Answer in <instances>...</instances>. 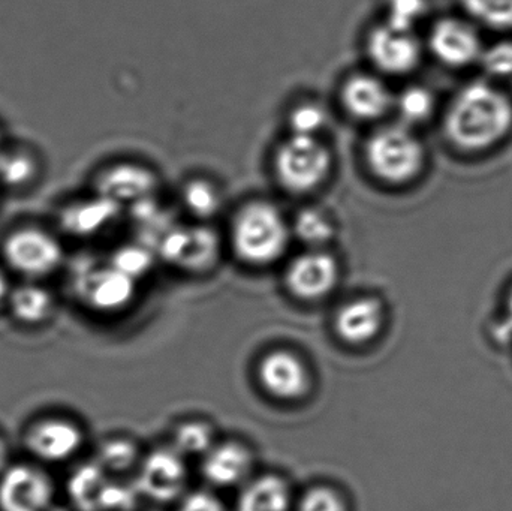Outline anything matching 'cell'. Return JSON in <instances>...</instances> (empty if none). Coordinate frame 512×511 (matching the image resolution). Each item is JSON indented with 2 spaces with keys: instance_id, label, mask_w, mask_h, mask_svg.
<instances>
[{
  "instance_id": "obj_30",
  "label": "cell",
  "mask_w": 512,
  "mask_h": 511,
  "mask_svg": "<svg viewBox=\"0 0 512 511\" xmlns=\"http://www.w3.org/2000/svg\"><path fill=\"white\" fill-rule=\"evenodd\" d=\"M325 123H327V113L324 108L312 102L298 105L289 116V126L294 135H304V137H316V134L324 129Z\"/></svg>"
},
{
  "instance_id": "obj_20",
  "label": "cell",
  "mask_w": 512,
  "mask_h": 511,
  "mask_svg": "<svg viewBox=\"0 0 512 511\" xmlns=\"http://www.w3.org/2000/svg\"><path fill=\"white\" fill-rule=\"evenodd\" d=\"M156 188V179L150 171L135 165H119L102 176L99 191L104 197L117 201L147 198Z\"/></svg>"
},
{
  "instance_id": "obj_27",
  "label": "cell",
  "mask_w": 512,
  "mask_h": 511,
  "mask_svg": "<svg viewBox=\"0 0 512 511\" xmlns=\"http://www.w3.org/2000/svg\"><path fill=\"white\" fill-rule=\"evenodd\" d=\"M295 511H349L339 489L328 485L310 486L295 503Z\"/></svg>"
},
{
  "instance_id": "obj_2",
  "label": "cell",
  "mask_w": 512,
  "mask_h": 511,
  "mask_svg": "<svg viewBox=\"0 0 512 511\" xmlns=\"http://www.w3.org/2000/svg\"><path fill=\"white\" fill-rule=\"evenodd\" d=\"M288 240L285 219L264 201L248 204L234 222V248L242 260L256 266L274 263L286 251Z\"/></svg>"
},
{
  "instance_id": "obj_28",
  "label": "cell",
  "mask_w": 512,
  "mask_h": 511,
  "mask_svg": "<svg viewBox=\"0 0 512 511\" xmlns=\"http://www.w3.org/2000/svg\"><path fill=\"white\" fill-rule=\"evenodd\" d=\"M433 107L435 99L432 93L420 86L408 87L397 99L400 116L408 123H420L429 119Z\"/></svg>"
},
{
  "instance_id": "obj_11",
  "label": "cell",
  "mask_w": 512,
  "mask_h": 511,
  "mask_svg": "<svg viewBox=\"0 0 512 511\" xmlns=\"http://www.w3.org/2000/svg\"><path fill=\"white\" fill-rule=\"evenodd\" d=\"M5 257L17 272L41 276L59 266L62 248L50 234L30 228L17 231L6 240Z\"/></svg>"
},
{
  "instance_id": "obj_25",
  "label": "cell",
  "mask_w": 512,
  "mask_h": 511,
  "mask_svg": "<svg viewBox=\"0 0 512 511\" xmlns=\"http://www.w3.org/2000/svg\"><path fill=\"white\" fill-rule=\"evenodd\" d=\"M295 231L303 242L321 246L334 236V225L327 213L318 209H304L295 221Z\"/></svg>"
},
{
  "instance_id": "obj_17",
  "label": "cell",
  "mask_w": 512,
  "mask_h": 511,
  "mask_svg": "<svg viewBox=\"0 0 512 511\" xmlns=\"http://www.w3.org/2000/svg\"><path fill=\"white\" fill-rule=\"evenodd\" d=\"M291 485L279 474L252 477L242 488L236 511H295Z\"/></svg>"
},
{
  "instance_id": "obj_23",
  "label": "cell",
  "mask_w": 512,
  "mask_h": 511,
  "mask_svg": "<svg viewBox=\"0 0 512 511\" xmlns=\"http://www.w3.org/2000/svg\"><path fill=\"white\" fill-rule=\"evenodd\" d=\"M12 315L24 324H39L50 317L53 299L48 291L36 285H24L11 294Z\"/></svg>"
},
{
  "instance_id": "obj_12",
  "label": "cell",
  "mask_w": 512,
  "mask_h": 511,
  "mask_svg": "<svg viewBox=\"0 0 512 511\" xmlns=\"http://www.w3.org/2000/svg\"><path fill=\"white\" fill-rule=\"evenodd\" d=\"M385 324V308L375 297L346 303L333 321L334 333L348 347H366L379 338Z\"/></svg>"
},
{
  "instance_id": "obj_14",
  "label": "cell",
  "mask_w": 512,
  "mask_h": 511,
  "mask_svg": "<svg viewBox=\"0 0 512 511\" xmlns=\"http://www.w3.org/2000/svg\"><path fill=\"white\" fill-rule=\"evenodd\" d=\"M367 50L375 65L390 74L412 71L421 57L420 44L411 32L393 29L388 24L370 33Z\"/></svg>"
},
{
  "instance_id": "obj_37",
  "label": "cell",
  "mask_w": 512,
  "mask_h": 511,
  "mask_svg": "<svg viewBox=\"0 0 512 511\" xmlns=\"http://www.w3.org/2000/svg\"><path fill=\"white\" fill-rule=\"evenodd\" d=\"M505 335H512V291L510 294V299H508V311H507V323H505Z\"/></svg>"
},
{
  "instance_id": "obj_21",
  "label": "cell",
  "mask_w": 512,
  "mask_h": 511,
  "mask_svg": "<svg viewBox=\"0 0 512 511\" xmlns=\"http://www.w3.org/2000/svg\"><path fill=\"white\" fill-rule=\"evenodd\" d=\"M117 212H119V203L101 195L98 200L69 207L63 213V227L71 233L86 236L105 227L111 219H114Z\"/></svg>"
},
{
  "instance_id": "obj_36",
  "label": "cell",
  "mask_w": 512,
  "mask_h": 511,
  "mask_svg": "<svg viewBox=\"0 0 512 511\" xmlns=\"http://www.w3.org/2000/svg\"><path fill=\"white\" fill-rule=\"evenodd\" d=\"M8 456V446H6L5 441H3L2 438H0V473H3V471H5L6 464H8Z\"/></svg>"
},
{
  "instance_id": "obj_7",
  "label": "cell",
  "mask_w": 512,
  "mask_h": 511,
  "mask_svg": "<svg viewBox=\"0 0 512 511\" xmlns=\"http://www.w3.org/2000/svg\"><path fill=\"white\" fill-rule=\"evenodd\" d=\"M259 387L279 402H298L312 390L309 366L291 350L268 351L256 366Z\"/></svg>"
},
{
  "instance_id": "obj_18",
  "label": "cell",
  "mask_w": 512,
  "mask_h": 511,
  "mask_svg": "<svg viewBox=\"0 0 512 511\" xmlns=\"http://www.w3.org/2000/svg\"><path fill=\"white\" fill-rule=\"evenodd\" d=\"M135 279L116 267L99 270L84 284V296L92 308L102 312L120 311L134 299Z\"/></svg>"
},
{
  "instance_id": "obj_10",
  "label": "cell",
  "mask_w": 512,
  "mask_h": 511,
  "mask_svg": "<svg viewBox=\"0 0 512 511\" xmlns=\"http://www.w3.org/2000/svg\"><path fill=\"white\" fill-rule=\"evenodd\" d=\"M339 275L333 255L309 252L292 261L286 272V287L295 299L318 302L336 288Z\"/></svg>"
},
{
  "instance_id": "obj_34",
  "label": "cell",
  "mask_w": 512,
  "mask_h": 511,
  "mask_svg": "<svg viewBox=\"0 0 512 511\" xmlns=\"http://www.w3.org/2000/svg\"><path fill=\"white\" fill-rule=\"evenodd\" d=\"M150 255L141 248L122 249L114 258L113 266L132 279L140 278L150 269Z\"/></svg>"
},
{
  "instance_id": "obj_13",
  "label": "cell",
  "mask_w": 512,
  "mask_h": 511,
  "mask_svg": "<svg viewBox=\"0 0 512 511\" xmlns=\"http://www.w3.org/2000/svg\"><path fill=\"white\" fill-rule=\"evenodd\" d=\"M84 437L75 423L63 419H45L30 426L24 437L27 450L44 462H63L80 450Z\"/></svg>"
},
{
  "instance_id": "obj_16",
  "label": "cell",
  "mask_w": 512,
  "mask_h": 511,
  "mask_svg": "<svg viewBox=\"0 0 512 511\" xmlns=\"http://www.w3.org/2000/svg\"><path fill=\"white\" fill-rule=\"evenodd\" d=\"M162 254L186 269H206L215 261L218 242L212 231L174 230L162 242Z\"/></svg>"
},
{
  "instance_id": "obj_6",
  "label": "cell",
  "mask_w": 512,
  "mask_h": 511,
  "mask_svg": "<svg viewBox=\"0 0 512 511\" xmlns=\"http://www.w3.org/2000/svg\"><path fill=\"white\" fill-rule=\"evenodd\" d=\"M188 480L185 456L171 446L161 447L141 459L135 488L153 503L170 504L185 497Z\"/></svg>"
},
{
  "instance_id": "obj_38",
  "label": "cell",
  "mask_w": 512,
  "mask_h": 511,
  "mask_svg": "<svg viewBox=\"0 0 512 511\" xmlns=\"http://www.w3.org/2000/svg\"><path fill=\"white\" fill-rule=\"evenodd\" d=\"M6 293H8V284H6L5 275H3L2 270H0V303L5 299Z\"/></svg>"
},
{
  "instance_id": "obj_3",
  "label": "cell",
  "mask_w": 512,
  "mask_h": 511,
  "mask_svg": "<svg viewBox=\"0 0 512 511\" xmlns=\"http://www.w3.org/2000/svg\"><path fill=\"white\" fill-rule=\"evenodd\" d=\"M366 158L376 177L391 185H403L423 170L426 153L408 128L387 126L367 141Z\"/></svg>"
},
{
  "instance_id": "obj_35",
  "label": "cell",
  "mask_w": 512,
  "mask_h": 511,
  "mask_svg": "<svg viewBox=\"0 0 512 511\" xmlns=\"http://www.w3.org/2000/svg\"><path fill=\"white\" fill-rule=\"evenodd\" d=\"M177 511H228L216 495L207 491L191 492L179 501Z\"/></svg>"
},
{
  "instance_id": "obj_4",
  "label": "cell",
  "mask_w": 512,
  "mask_h": 511,
  "mask_svg": "<svg viewBox=\"0 0 512 511\" xmlns=\"http://www.w3.org/2000/svg\"><path fill=\"white\" fill-rule=\"evenodd\" d=\"M330 170V150L316 137L292 135L277 150V177L288 191H313L325 182Z\"/></svg>"
},
{
  "instance_id": "obj_15",
  "label": "cell",
  "mask_w": 512,
  "mask_h": 511,
  "mask_svg": "<svg viewBox=\"0 0 512 511\" xmlns=\"http://www.w3.org/2000/svg\"><path fill=\"white\" fill-rule=\"evenodd\" d=\"M429 44L433 54L451 68H465L478 62L484 50L475 30L453 18L435 24Z\"/></svg>"
},
{
  "instance_id": "obj_26",
  "label": "cell",
  "mask_w": 512,
  "mask_h": 511,
  "mask_svg": "<svg viewBox=\"0 0 512 511\" xmlns=\"http://www.w3.org/2000/svg\"><path fill=\"white\" fill-rule=\"evenodd\" d=\"M466 11L495 29H512V0H463Z\"/></svg>"
},
{
  "instance_id": "obj_9",
  "label": "cell",
  "mask_w": 512,
  "mask_h": 511,
  "mask_svg": "<svg viewBox=\"0 0 512 511\" xmlns=\"http://www.w3.org/2000/svg\"><path fill=\"white\" fill-rule=\"evenodd\" d=\"M255 462L254 450L248 444L243 441H222L203 456L201 474L213 488H243L252 479Z\"/></svg>"
},
{
  "instance_id": "obj_24",
  "label": "cell",
  "mask_w": 512,
  "mask_h": 511,
  "mask_svg": "<svg viewBox=\"0 0 512 511\" xmlns=\"http://www.w3.org/2000/svg\"><path fill=\"white\" fill-rule=\"evenodd\" d=\"M137 444L128 438H111L99 449L98 464L108 474H120L140 464Z\"/></svg>"
},
{
  "instance_id": "obj_19",
  "label": "cell",
  "mask_w": 512,
  "mask_h": 511,
  "mask_svg": "<svg viewBox=\"0 0 512 511\" xmlns=\"http://www.w3.org/2000/svg\"><path fill=\"white\" fill-rule=\"evenodd\" d=\"M342 98L346 110L357 119H379L391 107L387 86L372 75L361 74L349 78L343 86Z\"/></svg>"
},
{
  "instance_id": "obj_33",
  "label": "cell",
  "mask_w": 512,
  "mask_h": 511,
  "mask_svg": "<svg viewBox=\"0 0 512 511\" xmlns=\"http://www.w3.org/2000/svg\"><path fill=\"white\" fill-rule=\"evenodd\" d=\"M480 62L484 71L493 77H511L512 42L502 41L486 48L481 53Z\"/></svg>"
},
{
  "instance_id": "obj_5",
  "label": "cell",
  "mask_w": 512,
  "mask_h": 511,
  "mask_svg": "<svg viewBox=\"0 0 512 511\" xmlns=\"http://www.w3.org/2000/svg\"><path fill=\"white\" fill-rule=\"evenodd\" d=\"M68 494L78 511H128L137 500L134 486H125L110 479L98 464L81 465L68 482Z\"/></svg>"
},
{
  "instance_id": "obj_8",
  "label": "cell",
  "mask_w": 512,
  "mask_h": 511,
  "mask_svg": "<svg viewBox=\"0 0 512 511\" xmlns=\"http://www.w3.org/2000/svg\"><path fill=\"white\" fill-rule=\"evenodd\" d=\"M53 498V483L38 468L17 465L3 471L0 477L2 511H48Z\"/></svg>"
},
{
  "instance_id": "obj_1",
  "label": "cell",
  "mask_w": 512,
  "mask_h": 511,
  "mask_svg": "<svg viewBox=\"0 0 512 511\" xmlns=\"http://www.w3.org/2000/svg\"><path fill=\"white\" fill-rule=\"evenodd\" d=\"M511 128L510 98L484 81L463 87L445 116L448 140L465 152L490 149L504 140Z\"/></svg>"
},
{
  "instance_id": "obj_32",
  "label": "cell",
  "mask_w": 512,
  "mask_h": 511,
  "mask_svg": "<svg viewBox=\"0 0 512 511\" xmlns=\"http://www.w3.org/2000/svg\"><path fill=\"white\" fill-rule=\"evenodd\" d=\"M426 9L424 0H388L387 24L393 29L411 32Z\"/></svg>"
},
{
  "instance_id": "obj_31",
  "label": "cell",
  "mask_w": 512,
  "mask_h": 511,
  "mask_svg": "<svg viewBox=\"0 0 512 511\" xmlns=\"http://www.w3.org/2000/svg\"><path fill=\"white\" fill-rule=\"evenodd\" d=\"M35 162L24 153H0V180L6 185L21 186L35 174Z\"/></svg>"
},
{
  "instance_id": "obj_29",
  "label": "cell",
  "mask_w": 512,
  "mask_h": 511,
  "mask_svg": "<svg viewBox=\"0 0 512 511\" xmlns=\"http://www.w3.org/2000/svg\"><path fill=\"white\" fill-rule=\"evenodd\" d=\"M183 200H185L186 207L201 218L215 215L221 206L218 189L206 180H194L189 183L185 188Z\"/></svg>"
},
{
  "instance_id": "obj_22",
  "label": "cell",
  "mask_w": 512,
  "mask_h": 511,
  "mask_svg": "<svg viewBox=\"0 0 512 511\" xmlns=\"http://www.w3.org/2000/svg\"><path fill=\"white\" fill-rule=\"evenodd\" d=\"M216 443V432L209 422L188 420L174 429L171 447L185 458H203Z\"/></svg>"
}]
</instances>
